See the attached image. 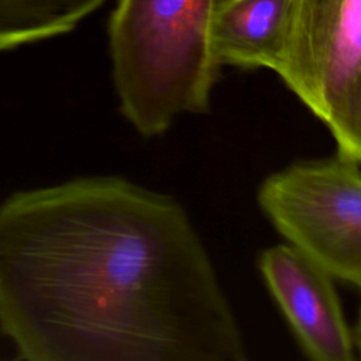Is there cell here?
I'll use <instances>...</instances> for the list:
<instances>
[{
    "label": "cell",
    "mask_w": 361,
    "mask_h": 361,
    "mask_svg": "<svg viewBox=\"0 0 361 361\" xmlns=\"http://www.w3.org/2000/svg\"><path fill=\"white\" fill-rule=\"evenodd\" d=\"M0 330L28 361L247 358L186 210L120 176L0 203Z\"/></svg>",
    "instance_id": "obj_1"
},
{
    "label": "cell",
    "mask_w": 361,
    "mask_h": 361,
    "mask_svg": "<svg viewBox=\"0 0 361 361\" xmlns=\"http://www.w3.org/2000/svg\"><path fill=\"white\" fill-rule=\"evenodd\" d=\"M259 274L302 351L314 361L354 360V338L333 276L289 243L265 248Z\"/></svg>",
    "instance_id": "obj_5"
},
{
    "label": "cell",
    "mask_w": 361,
    "mask_h": 361,
    "mask_svg": "<svg viewBox=\"0 0 361 361\" xmlns=\"http://www.w3.org/2000/svg\"><path fill=\"white\" fill-rule=\"evenodd\" d=\"M353 338H354L355 351L358 353V357L361 358V307H360V314H358V320H357L355 329L353 331Z\"/></svg>",
    "instance_id": "obj_9"
},
{
    "label": "cell",
    "mask_w": 361,
    "mask_h": 361,
    "mask_svg": "<svg viewBox=\"0 0 361 361\" xmlns=\"http://www.w3.org/2000/svg\"><path fill=\"white\" fill-rule=\"evenodd\" d=\"M276 73L341 151L361 110V0H292Z\"/></svg>",
    "instance_id": "obj_4"
},
{
    "label": "cell",
    "mask_w": 361,
    "mask_h": 361,
    "mask_svg": "<svg viewBox=\"0 0 361 361\" xmlns=\"http://www.w3.org/2000/svg\"><path fill=\"white\" fill-rule=\"evenodd\" d=\"M221 0H117L109 23L113 82L124 118L144 137L209 110L221 68L212 44Z\"/></svg>",
    "instance_id": "obj_2"
},
{
    "label": "cell",
    "mask_w": 361,
    "mask_h": 361,
    "mask_svg": "<svg viewBox=\"0 0 361 361\" xmlns=\"http://www.w3.org/2000/svg\"><path fill=\"white\" fill-rule=\"evenodd\" d=\"M274 228L333 278L361 290V164L336 154L293 162L257 192Z\"/></svg>",
    "instance_id": "obj_3"
},
{
    "label": "cell",
    "mask_w": 361,
    "mask_h": 361,
    "mask_svg": "<svg viewBox=\"0 0 361 361\" xmlns=\"http://www.w3.org/2000/svg\"><path fill=\"white\" fill-rule=\"evenodd\" d=\"M337 152L343 154L345 157H350L351 159L361 164V110H360V116L357 118L355 127L353 130V134L350 137V141L347 142L344 149L337 151Z\"/></svg>",
    "instance_id": "obj_8"
},
{
    "label": "cell",
    "mask_w": 361,
    "mask_h": 361,
    "mask_svg": "<svg viewBox=\"0 0 361 361\" xmlns=\"http://www.w3.org/2000/svg\"><path fill=\"white\" fill-rule=\"evenodd\" d=\"M106 0H0V51L73 30Z\"/></svg>",
    "instance_id": "obj_7"
},
{
    "label": "cell",
    "mask_w": 361,
    "mask_h": 361,
    "mask_svg": "<svg viewBox=\"0 0 361 361\" xmlns=\"http://www.w3.org/2000/svg\"><path fill=\"white\" fill-rule=\"evenodd\" d=\"M292 0H221L212 44L220 66L278 72L288 45Z\"/></svg>",
    "instance_id": "obj_6"
}]
</instances>
